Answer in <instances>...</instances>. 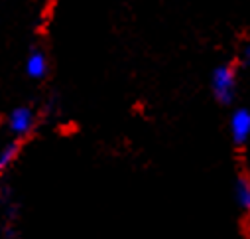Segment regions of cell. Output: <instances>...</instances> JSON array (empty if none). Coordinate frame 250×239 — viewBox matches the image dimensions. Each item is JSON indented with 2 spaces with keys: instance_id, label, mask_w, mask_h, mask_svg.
<instances>
[{
  "instance_id": "obj_1",
  "label": "cell",
  "mask_w": 250,
  "mask_h": 239,
  "mask_svg": "<svg viewBox=\"0 0 250 239\" xmlns=\"http://www.w3.org/2000/svg\"><path fill=\"white\" fill-rule=\"evenodd\" d=\"M211 91L213 97L221 105H230L236 97V70L230 64H223L213 70L211 75Z\"/></svg>"
},
{
  "instance_id": "obj_2",
  "label": "cell",
  "mask_w": 250,
  "mask_h": 239,
  "mask_svg": "<svg viewBox=\"0 0 250 239\" xmlns=\"http://www.w3.org/2000/svg\"><path fill=\"white\" fill-rule=\"evenodd\" d=\"M36 127V113L30 107H16L8 115V129L16 139L28 137Z\"/></svg>"
},
{
  "instance_id": "obj_3",
  "label": "cell",
  "mask_w": 250,
  "mask_h": 239,
  "mask_svg": "<svg viewBox=\"0 0 250 239\" xmlns=\"http://www.w3.org/2000/svg\"><path fill=\"white\" fill-rule=\"evenodd\" d=\"M230 139L236 146H244L250 141V111L240 107L236 111H232L230 115Z\"/></svg>"
},
{
  "instance_id": "obj_4",
  "label": "cell",
  "mask_w": 250,
  "mask_h": 239,
  "mask_svg": "<svg viewBox=\"0 0 250 239\" xmlns=\"http://www.w3.org/2000/svg\"><path fill=\"white\" fill-rule=\"evenodd\" d=\"M26 73L32 79H43L47 75V57L43 51L34 49L26 59Z\"/></svg>"
},
{
  "instance_id": "obj_5",
  "label": "cell",
  "mask_w": 250,
  "mask_h": 239,
  "mask_svg": "<svg viewBox=\"0 0 250 239\" xmlns=\"http://www.w3.org/2000/svg\"><path fill=\"white\" fill-rule=\"evenodd\" d=\"M234 196H236V204L240 206V210L250 214V174L248 172H240L236 176Z\"/></svg>"
},
{
  "instance_id": "obj_6",
  "label": "cell",
  "mask_w": 250,
  "mask_h": 239,
  "mask_svg": "<svg viewBox=\"0 0 250 239\" xmlns=\"http://www.w3.org/2000/svg\"><path fill=\"white\" fill-rule=\"evenodd\" d=\"M20 150H22V143H20L18 139L6 143L2 148H0V174L8 172V170L14 166V162H16L18 156H20Z\"/></svg>"
},
{
  "instance_id": "obj_7",
  "label": "cell",
  "mask_w": 250,
  "mask_h": 239,
  "mask_svg": "<svg viewBox=\"0 0 250 239\" xmlns=\"http://www.w3.org/2000/svg\"><path fill=\"white\" fill-rule=\"evenodd\" d=\"M240 64L244 66V68H248L250 66V42L242 48V51H240Z\"/></svg>"
}]
</instances>
